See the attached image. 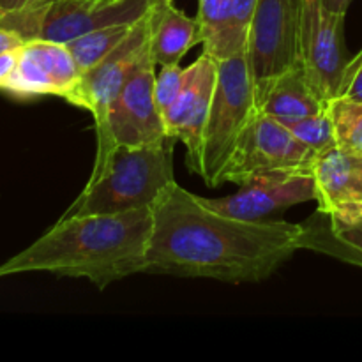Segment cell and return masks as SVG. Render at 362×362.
<instances>
[{
  "mask_svg": "<svg viewBox=\"0 0 362 362\" xmlns=\"http://www.w3.org/2000/svg\"><path fill=\"white\" fill-rule=\"evenodd\" d=\"M145 274L258 283L300 250L303 225L221 214L172 182L152 204Z\"/></svg>",
  "mask_w": 362,
  "mask_h": 362,
  "instance_id": "1",
  "label": "cell"
},
{
  "mask_svg": "<svg viewBox=\"0 0 362 362\" xmlns=\"http://www.w3.org/2000/svg\"><path fill=\"white\" fill-rule=\"evenodd\" d=\"M152 226V207L62 216L32 246L0 265V278L42 271L59 278H85L105 290L124 278L145 274Z\"/></svg>",
  "mask_w": 362,
  "mask_h": 362,
  "instance_id": "2",
  "label": "cell"
},
{
  "mask_svg": "<svg viewBox=\"0 0 362 362\" xmlns=\"http://www.w3.org/2000/svg\"><path fill=\"white\" fill-rule=\"evenodd\" d=\"M173 144L115 147L101 177L87 182L64 216L119 214L152 207L159 194L175 182Z\"/></svg>",
  "mask_w": 362,
  "mask_h": 362,
  "instance_id": "3",
  "label": "cell"
},
{
  "mask_svg": "<svg viewBox=\"0 0 362 362\" xmlns=\"http://www.w3.org/2000/svg\"><path fill=\"white\" fill-rule=\"evenodd\" d=\"M258 113L247 52L218 60V83L202 136L197 172L209 187L225 184L226 172Z\"/></svg>",
  "mask_w": 362,
  "mask_h": 362,
  "instance_id": "4",
  "label": "cell"
},
{
  "mask_svg": "<svg viewBox=\"0 0 362 362\" xmlns=\"http://www.w3.org/2000/svg\"><path fill=\"white\" fill-rule=\"evenodd\" d=\"M151 46V11L134 23L131 34L105 57L98 66L81 74V80L73 94L66 99L73 106L83 108L94 117L95 159L88 182L99 179L105 172L115 147L108 133V117L113 101L122 85Z\"/></svg>",
  "mask_w": 362,
  "mask_h": 362,
  "instance_id": "5",
  "label": "cell"
},
{
  "mask_svg": "<svg viewBox=\"0 0 362 362\" xmlns=\"http://www.w3.org/2000/svg\"><path fill=\"white\" fill-rule=\"evenodd\" d=\"M304 0H258L247 34V59L257 87L258 108L281 74L299 66Z\"/></svg>",
  "mask_w": 362,
  "mask_h": 362,
  "instance_id": "6",
  "label": "cell"
},
{
  "mask_svg": "<svg viewBox=\"0 0 362 362\" xmlns=\"http://www.w3.org/2000/svg\"><path fill=\"white\" fill-rule=\"evenodd\" d=\"M346 62L345 16L331 13L322 0H304L299 66L324 101L336 98Z\"/></svg>",
  "mask_w": 362,
  "mask_h": 362,
  "instance_id": "7",
  "label": "cell"
},
{
  "mask_svg": "<svg viewBox=\"0 0 362 362\" xmlns=\"http://www.w3.org/2000/svg\"><path fill=\"white\" fill-rule=\"evenodd\" d=\"M156 66L158 64L148 46L117 94L108 117V133L113 147H141L170 141L166 138L163 113L156 101Z\"/></svg>",
  "mask_w": 362,
  "mask_h": 362,
  "instance_id": "8",
  "label": "cell"
},
{
  "mask_svg": "<svg viewBox=\"0 0 362 362\" xmlns=\"http://www.w3.org/2000/svg\"><path fill=\"white\" fill-rule=\"evenodd\" d=\"M317 152L300 144L279 120L258 113L246 131L225 175V182L244 184L257 173L311 170Z\"/></svg>",
  "mask_w": 362,
  "mask_h": 362,
  "instance_id": "9",
  "label": "cell"
},
{
  "mask_svg": "<svg viewBox=\"0 0 362 362\" xmlns=\"http://www.w3.org/2000/svg\"><path fill=\"white\" fill-rule=\"evenodd\" d=\"M310 200H315L311 170L257 173L230 197L204 198L212 211L243 219H267L274 212Z\"/></svg>",
  "mask_w": 362,
  "mask_h": 362,
  "instance_id": "10",
  "label": "cell"
},
{
  "mask_svg": "<svg viewBox=\"0 0 362 362\" xmlns=\"http://www.w3.org/2000/svg\"><path fill=\"white\" fill-rule=\"evenodd\" d=\"M154 0H48L39 14L37 35L53 42H71L98 28L136 23L147 16Z\"/></svg>",
  "mask_w": 362,
  "mask_h": 362,
  "instance_id": "11",
  "label": "cell"
},
{
  "mask_svg": "<svg viewBox=\"0 0 362 362\" xmlns=\"http://www.w3.org/2000/svg\"><path fill=\"white\" fill-rule=\"evenodd\" d=\"M218 83V59L202 53L191 66L186 67V81L179 98L163 113L166 138L182 141L186 147L187 168L198 172L200 145L205 122Z\"/></svg>",
  "mask_w": 362,
  "mask_h": 362,
  "instance_id": "12",
  "label": "cell"
},
{
  "mask_svg": "<svg viewBox=\"0 0 362 362\" xmlns=\"http://www.w3.org/2000/svg\"><path fill=\"white\" fill-rule=\"evenodd\" d=\"M311 173L318 212L334 221L362 214V156L334 147L317 156Z\"/></svg>",
  "mask_w": 362,
  "mask_h": 362,
  "instance_id": "13",
  "label": "cell"
},
{
  "mask_svg": "<svg viewBox=\"0 0 362 362\" xmlns=\"http://www.w3.org/2000/svg\"><path fill=\"white\" fill-rule=\"evenodd\" d=\"M198 42H202V32L197 18L187 16L173 0H154L151 7V49L158 66L180 64Z\"/></svg>",
  "mask_w": 362,
  "mask_h": 362,
  "instance_id": "14",
  "label": "cell"
},
{
  "mask_svg": "<svg viewBox=\"0 0 362 362\" xmlns=\"http://www.w3.org/2000/svg\"><path fill=\"white\" fill-rule=\"evenodd\" d=\"M325 108V101L311 88L300 66L281 74L272 83L260 105V113L272 119L285 120L315 115Z\"/></svg>",
  "mask_w": 362,
  "mask_h": 362,
  "instance_id": "15",
  "label": "cell"
},
{
  "mask_svg": "<svg viewBox=\"0 0 362 362\" xmlns=\"http://www.w3.org/2000/svg\"><path fill=\"white\" fill-rule=\"evenodd\" d=\"M204 53L221 60L232 57V0H198Z\"/></svg>",
  "mask_w": 362,
  "mask_h": 362,
  "instance_id": "16",
  "label": "cell"
},
{
  "mask_svg": "<svg viewBox=\"0 0 362 362\" xmlns=\"http://www.w3.org/2000/svg\"><path fill=\"white\" fill-rule=\"evenodd\" d=\"M134 23H120L98 28L67 42L81 73L98 66L108 53H112L133 30Z\"/></svg>",
  "mask_w": 362,
  "mask_h": 362,
  "instance_id": "17",
  "label": "cell"
},
{
  "mask_svg": "<svg viewBox=\"0 0 362 362\" xmlns=\"http://www.w3.org/2000/svg\"><path fill=\"white\" fill-rule=\"evenodd\" d=\"M336 147L352 156H362V103L346 98H336L325 101Z\"/></svg>",
  "mask_w": 362,
  "mask_h": 362,
  "instance_id": "18",
  "label": "cell"
},
{
  "mask_svg": "<svg viewBox=\"0 0 362 362\" xmlns=\"http://www.w3.org/2000/svg\"><path fill=\"white\" fill-rule=\"evenodd\" d=\"M281 124L300 144L310 147L317 154H322V152L331 151V148L336 147L334 131H332L331 117H329L327 108L322 110L320 113H315V115L285 120Z\"/></svg>",
  "mask_w": 362,
  "mask_h": 362,
  "instance_id": "19",
  "label": "cell"
},
{
  "mask_svg": "<svg viewBox=\"0 0 362 362\" xmlns=\"http://www.w3.org/2000/svg\"><path fill=\"white\" fill-rule=\"evenodd\" d=\"M300 250L317 251V253L329 255V257H334L338 258V260L346 262V264L362 267V253L350 250V247L341 246V244H338L336 240H332L331 237L327 235V232H325L318 212L313 218L308 219L306 223H303Z\"/></svg>",
  "mask_w": 362,
  "mask_h": 362,
  "instance_id": "20",
  "label": "cell"
},
{
  "mask_svg": "<svg viewBox=\"0 0 362 362\" xmlns=\"http://www.w3.org/2000/svg\"><path fill=\"white\" fill-rule=\"evenodd\" d=\"M184 81H186V67L182 69L179 64L161 66V73L156 76V101L161 113H165L179 98Z\"/></svg>",
  "mask_w": 362,
  "mask_h": 362,
  "instance_id": "21",
  "label": "cell"
},
{
  "mask_svg": "<svg viewBox=\"0 0 362 362\" xmlns=\"http://www.w3.org/2000/svg\"><path fill=\"white\" fill-rule=\"evenodd\" d=\"M318 214H320L325 232H327V235L332 240H336L341 246L362 253V214L350 219H341V221H334L331 218H327V221H324V214L322 212H318Z\"/></svg>",
  "mask_w": 362,
  "mask_h": 362,
  "instance_id": "22",
  "label": "cell"
},
{
  "mask_svg": "<svg viewBox=\"0 0 362 362\" xmlns=\"http://www.w3.org/2000/svg\"><path fill=\"white\" fill-rule=\"evenodd\" d=\"M258 0H232V52H246L247 34Z\"/></svg>",
  "mask_w": 362,
  "mask_h": 362,
  "instance_id": "23",
  "label": "cell"
},
{
  "mask_svg": "<svg viewBox=\"0 0 362 362\" xmlns=\"http://www.w3.org/2000/svg\"><path fill=\"white\" fill-rule=\"evenodd\" d=\"M336 95L362 103V48L356 57L346 62Z\"/></svg>",
  "mask_w": 362,
  "mask_h": 362,
  "instance_id": "24",
  "label": "cell"
},
{
  "mask_svg": "<svg viewBox=\"0 0 362 362\" xmlns=\"http://www.w3.org/2000/svg\"><path fill=\"white\" fill-rule=\"evenodd\" d=\"M48 0H0V18L13 16V14L25 13V11L35 9Z\"/></svg>",
  "mask_w": 362,
  "mask_h": 362,
  "instance_id": "25",
  "label": "cell"
},
{
  "mask_svg": "<svg viewBox=\"0 0 362 362\" xmlns=\"http://www.w3.org/2000/svg\"><path fill=\"white\" fill-rule=\"evenodd\" d=\"M20 55H21V46L16 49H11V52L0 53V88L4 87V83L9 80L13 71L16 69Z\"/></svg>",
  "mask_w": 362,
  "mask_h": 362,
  "instance_id": "26",
  "label": "cell"
},
{
  "mask_svg": "<svg viewBox=\"0 0 362 362\" xmlns=\"http://www.w3.org/2000/svg\"><path fill=\"white\" fill-rule=\"evenodd\" d=\"M25 39L20 34H16L14 30H9L6 27H0V53L11 52V49H16L20 46L25 45Z\"/></svg>",
  "mask_w": 362,
  "mask_h": 362,
  "instance_id": "27",
  "label": "cell"
},
{
  "mask_svg": "<svg viewBox=\"0 0 362 362\" xmlns=\"http://www.w3.org/2000/svg\"><path fill=\"white\" fill-rule=\"evenodd\" d=\"M322 4H324V6L327 7L331 13L343 14V16H346V11H349L352 0H322Z\"/></svg>",
  "mask_w": 362,
  "mask_h": 362,
  "instance_id": "28",
  "label": "cell"
},
{
  "mask_svg": "<svg viewBox=\"0 0 362 362\" xmlns=\"http://www.w3.org/2000/svg\"><path fill=\"white\" fill-rule=\"evenodd\" d=\"M85 2H98V0H85Z\"/></svg>",
  "mask_w": 362,
  "mask_h": 362,
  "instance_id": "29",
  "label": "cell"
}]
</instances>
